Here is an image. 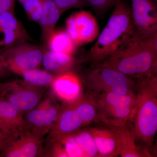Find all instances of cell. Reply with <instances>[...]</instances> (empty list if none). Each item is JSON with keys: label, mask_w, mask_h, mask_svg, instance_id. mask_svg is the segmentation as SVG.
Wrapping results in <instances>:
<instances>
[{"label": "cell", "mask_w": 157, "mask_h": 157, "mask_svg": "<svg viewBox=\"0 0 157 157\" xmlns=\"http://www.w3.org/2000/svg\"><path fill=\"white\" fill-rule=\"evenodd\" d=\"M90 95L96 103L107 105L128 106L135 108L137 104L136 93L122 95L111 92H107L97 94Z\"/></svg>", "instance_id": "cell-21"}, {"label": "cell", "mask_w": 157, "mask_h": 157, "mask_svg": "<svg viewBox=\"0 0 157 157\" xmlns=\"http://www.w3.org/2000/svg\"><path fill=\"white\" fill-rule=\"evenodd\" d=\"M42 1V14L38 23L41 28V39L46 46L49 39L55 31L57 23L63 13L53 0Z\"/></svg>", "instance_id": "cell-18"}, {"label": "cell", "mask_w": 157, "mask_h": 157, "mask_svg": "<svg viewBox=\"0 0 157 157\" xmlns=\"http://www.w3.org/2000/svg\"><path fill=\"white\" fill-rule=\"evenodd\" d=\"M152 1H153L154 2H157V0H152Z\"/></svg>", "instance_id": "cell-32"}, {"label": "cell", "mask_w": 157, "mask_h": 157, "mask_svg": "<svg viewBox=\"0 0 157 157\" xmlns=\"http://www.w3.org/2000/svg\"><path fill=\"white\" fill-rule=\"evenodd\" d=\"M15 0H0V14L7 11H14Z\"/></svg>", "instance_id": "cell-28"}, {"label": "cell", "mask_w": 157, "mask_h": 157, "mask_svg": "<svg viewBox=\"0 0 157 157\" xmlns=\"http://www.w3.org/2000/svg\"><path fill=\"white\" fill-rule=\"evenodd\" d=\"M95 103L98 113L97 122L113 126L122 125L132 122L135 108Z\"/></svg>", "instance_id": "cell-16"}, {"label": "cell", "mask_w": 157, "mask_h": 157, "mask_svg": "<svg viewBox=\"0 0 157 157\" xmlns=\"http://www.w3.org/2000/svg\"><path fill=\"white\" fill-rule=\"evenodd\" d=\"M28 1V0H17V1L19 2L21 4H23V3H24L25 2H26V1Z\"/></svg>", "instance_id": "cell-31"}, {"label": "cell", "mask_w": 157, "mask_h": 157, "mask_svg": "<svg viewBox=\"0 0 157 157\" xmlns=\"http://www.w3.org/2000/svg\"><path fill=\"white\" fill-rule=\"evenodd\" d=\"M117 0H88L90 6L99 15H103L112 7Z\"/></svg>", "instance_id": "cell-26"}, {"label": "cell", "mask_w": 157, "mask_h": 157, "mask_svg": "<svg viewBox=\"0 0 157 157\" xmlns=\"http://www.w3.org/2000/svg\"><path fill=\"white\" fill-rule=\"evenodd\" d=\"M48 143L50 149L45 156L69 157L61 142L56 141Z\"/></svg>", "instance_id": "cell-27"}, {"label": "cell", "mask_w": 157, "mask_h": 157, "mask_svg": "<svg viewBox=\"0 0 157 157\" xmlns=\"http://www.w3.org/2000/svg\"><path fill=\"white\" fill-rule=\"evenodd\" d=\"M81 83L79 76L70 72L56 76L51 86L57 97L64 102H70L81 94Z\"/></svg>", "instance_id": "cell-15"}, {"label": "cell", "mask_w": 157, "mask_h": 157, "mask_svg": "<svg viewBox=\"0 0 157 157\" xmlns=\"http://www.w3.org/2000/svg\"><path fill=\"white\" fill-rule=\"evenodd\" d=\"M88 126L84 117L73 101L64 102L55 122L48 134V143L60 141L79 129Z\"/></svg>", "instance_id": "cell-8"}, {"label": "cell", "mask_w": 157, "mask_h": 157, "mask_svg": "<svg viewBox=\"0 0 157 157\" xmlns=\"http://www.w3.org/2000/svg\"><path fill=\"white\" fill-rule=\"evenodd\" d=\"M48 50L73 55L78 46L66 30L55 31L46 45Z\"/></svg>", "instance_id": "cell-20"}, {"label": "cell", "mask_w": 157, "mask_h": 157, "mask_svg": "<svg viewBox=\"0 0 157 157\" xmlns=\"http://www.w3.org/2000/svg\"><path fill=\"white\" fill-rule=\"evenodd\" d=\"M43 137L30 130L8 137L0 150L1 157H42Z\"/></svg>", "instance_id": "cell-7"}, {"label": "cell", "mask_w": 157, "mask_h": 157, "mask_svg": "<svg viewBox=\"0 0 157 157\" xmlns=\"http://www.w3.org/2000/svg\"><path fill=\"white\" fill-rule=\"evenodd\" d=\"M98 63L117 70L135 81L156 75L157 35L144 38L134 30L120 48Z\"/></svg>", "instance_id": "cell-1"}, {"label": "cell", "mask_w": 157, "mask_h": 157, "mask_svg": "<svg viewBox=\"0 0 157 157\" xmlns=\"http://www.w3.org/2000/svg\"><path fill=\"white\" fill-rule=\"evenodd\" d=\"M85 128L94 138L99 157H114L120 155V139L117 126L98 121Z\"/></svg>", "instance_id": "cell-12"}, {"label": "cell", "mask_w": 157, "mask_h": 157, "mask_svg": "<svg viewBox=\"0 0 157 157\" xmlns=\"http://www.w3.org/2000/svg\"><path fill=\"white\" fill-rule=\"evenodd\" d=\"M0 90H1V83H0Z\"/></svg>", "instance_id": "cell-33"}, {"label": "cell", "mask_w": 157, "mask_h": 157, "mask_svg": "<svg viewBox=\"0 0 157 157\" xmlns=\"http://www.w3.org/2000/svg\"><path fill=\"white\" fill-rule=\"evenodd\" d=\"M79 77L90 94L107 92L122 95L135 93L136 82L134 79L100 63L92 64Z\"/></svg>", "instance_id": "cell-4"}, {"label": "cell", "mask_w": 157, "mask_h": 157, "mask_svg": "<svg viewBox=\"0 0 157 157\" xmlns=\"http://www.w3.org/2000/svg\"><path fill=\"white\" fill-rule=\"evenodd\" d=\"M56 6L62 13H64L69 9L78 8L83 9L90 6L88 0H53Z\"/></svg>", "instance_id": "cell-25"}, {"label": "cell", "mask_w": 157, "mask_h": 157, "mask_svg": "<svg viewBox=\"0 0 157 157\" xmlns=\"http://www.w3.org/2000/svg\"><path fill=\"white\" fill-rule=\"evenodd\" d=\"M29 19L38 22L42 12V0H28L21 4Z\"/></svg>", "instance_id": "cell-24"}, {"label": "cell", "mask_w": 157, "mask_h": 157, "mask_svg": "<svg viewBox=\"0 0 157 157\" xmlns=\"http://www.w3.org/2000/svg\"><path fill=\"white\" fill-rule=\"evenodd\" d=\"M0 130L8 137L30 130L23 116L8 101L1 97Z\"/></svg>", "instance_id": "cell-14"}, {"label": "cell", "mask_w": 157, "mask_h": 157, "mask_svg": "<svg viewBox=\"0 0 157 157\" xmlns=\"http://www.w3.org/2000/svg\"><path fill=\"white\" fill-rule=\"evenodd\" d=\"M46 48L25 42L0 52V58L9 71L20 75L23 71L39 68L42 65Z\"/></svg>", "instance_id": "cell-6"}, {"label": "cell", "mask_w": 157, "mask_h": 157, "mask_svg": "<svg viewBox=\"0 0 157 157\" xmlns=\"http://www.w3.org/2000/svg\"><path fill=\"white\" fill-rule=\"evenodd\" d=\"M8 137V136H6L4 133H3L0 130V150L2 148L3 144L5 143V141H6V139H7Z\"/></svg>", "instance_id": "cell-30"}, {"label": "cell", "mask_w": 157, "mask_h": 157, "mask_svg": "<svg viewBox=\"0 0 157 157\" xmlns=\"http://www.w3.org/2000/svg\"><path fill=\"white\" fill-rule=\"evenodd\" d=\"M61 105L47 98L25 114L24 118L31 132L43 137L48 134L56 121Z\"/></svg>", "instance_id": "cell-11"}, {"label": "cell", "mask_w": 157, "mask_h": 157, "mask_svg": "<svg viewBox=\"0 0 157 157\" xmlns=\"http://www.w3.org/2000/svg\"><path fill=\"white\" fill-rule=\"evenodd\" d=\"M131 1V17L136 33L144 38L157 35V3L152 0Z\"/></svg>", "instance_id": "cell-10"}, {"label": "cell", "mask_w": 157, "mask_h": 157, "mask_svg": "<svg viewBox=\"0 0 157 157\" xmlns=\"http://www.w3.org/2000/svg\"><path fill=\"white\" fill-rule=\"evenodd\" d=\"M134 30L131 9L122 0H117L107 24L84 60L92 64L104 60L120 48Z\"/></svg>", "instance_id": "cell-3"}, {"label": "cell", "mask_w": 157, "mask_h": 157, "mask_svg": "<svg viewBox=\"0 0 157 157\" xmlns=\"http://www.w3.org/2000/svg\"><path fill=\"white\" fill-rule=\"evenodd\" d=\"M117 127L120 139L121 157H152L137 143L132 131V123Z\"/></svg>", "instance_id": "cell-19"}, {"label": "cell", "mask_w": 157, "mask_h": 157, "mask_svg": "<svg viewBox=\"0 0 157 157\" xmlns=\"http://www.w3.org/2000/svg\"><path fill=\"white\" fill-rule=\"evenodd\" d=\"M78 63V60L73 55L46 49L42 59V65L45 70L57 76L73 72Z\"/></svg>", "instance_id": "cell-17"}, {"label": "cell", "mask_w": 157, "mask_h": 157, "mask_svg": "<svg viewBox=\"0 0 157 157\" xmlns=\"http://www.w3.org/2000/svg\"><path fill=\"white\" fill-rule=\"evenodd\" d=\"M135 82L137 104L132 131L138 144L153 157L157 132V74Z\"/></svg>", "instance_id": "cell-2"}, {"label": "cell", "mask_w": 157, "mask_h": 157, "mask_svg": "<svg viewBox=\"0 0 157 157\" xmlns=\"http://www.w3.org/2000/svg\"><path fill=\"white\" fill-rule=\"evenodd\" d=\"M71 135L83 153L84 157H99L94 138L86 128L79 129Z\"/></svg>", "instance_id": "cell-23"}, {"label": "cell", "mask_w": 157, "mask_h": 157, "mask_svg": "<svg viewBox=\"0 0 157 157\" xmlns=\"http://www.w3.org/2000/svg\"><path fill=\"white\" fill-rule=\"evenodd\" d=\"M20 76H22L23 80L30 84L45 87L51 86L56 76L46 70L39 68L23 71Z\"/></svg>", "instance_id": "cell-22"}, {"label": "cell", "mask_w": 157, "mask_h": 157, "mask_svg": "<svg viewBox=\"0 0 157 157\" xmlns=\"http://www.w3.org/2000/svg\"><path fill=\"white\" fill-rule=\"evenodd\" d=\"M66 31L77 46L94 41L99 35L95 17L88 11L73 13L66 21Z\"/></svg>", "instance_id": "cell-9"}, {"label": "cell", "mask_w": 157, "mask_h": 157, "mask_svg": "<svg viewBox=\"0 0 157 157\" xmlns=\"http://www.w3.org/2000/svg\"><path fill=\"white\" fill-rule=\"evenodd\" d=\"M8 71L9 70L6 68L2 61L0 58V78L6 75Z\"/></svg>", "instance_id": "cell-29"}, {"label": "cell", "mask_w": 157, "mask_h": 157, "mask_svg": "<svg viewBox=\"0 0 157 157\" xmlns=\"http://www.w3.org/2000/svg\"><path fill=\"white\" fill-rule=\"evenodd\" d=\"M45 90L22 80L1 83L0 97L5 99L23 116L36 107Z\"/></svg>", "instance_id": "cell-5"}, {"label": "cell", "mask_w": 157, "mask_h": 157, "mask_svg": "<svg viewBox=\"0 0 157 157\" xmlns=\"http://www.w3.org/2000/svg\"><path fill=\"white\" fill-rule=\"evenodd\" d=\"M0 52L30 40L22 23L15 16L14 11H7L0 14Z\"/></svg>", "instance_id": "cell-13"}]
</instances>
